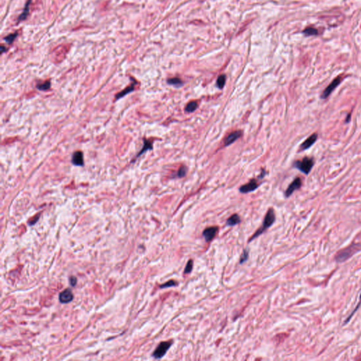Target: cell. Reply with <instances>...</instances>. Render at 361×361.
Returning a JSON list of instances; mask_svg holds the SVG:
<instances>
[{
  "instance_id": "cell-1",
  "label": "cell",
  "mask_w": 361,
  "mask_h": 361,
  "mask_svg": "<svg viewBox=\"0 0 361 361\" xmlns=\"http://www.w3.org/2000/svg\"><path fill=\"white\" fill-rule=\"evenodd\" d=\"M361 250V241L359 242H356V241H354L352 242L351 245L347 246L346 248L344 249H341L339 251H338L335 255L334 259L336 262H344L346 261L348 259L354 255H355L358 252H359Z\"/></svg>"
},
{
  "instance_id": "cell-2",
  "label": "cell",
  "mask_w": 361,
  "mask_h": 361,
  "mask_svg": "<svg viewBox=\"0 0 361 361\" xmlns=\"http://www.w3.org/2000/svg\"><path fill=\"white\" fill-rule=\"evenodd\" d=\"M275 220H276V215L274 209L270 208L268 209L266 214H265L263 224H262V227L260 228V229H257L256 232H255L254 234L251 236L250 239L248 241V243H251V241H253L255 238H257L260 235L262 234L265 232H266V230L269 229L271 226H272V224L275 222Z\"/></svg>"
},
{
  "instance_id": "cell-3",
  "label": "cell",
  "mask_w": 361,
  "mask_h": 361,
  "mask_svg": "<svg viewBox=\"0 0 361 361\" xmlns=\"http://www.w3.org/2000/svg\"><path fill=\"white\" fill-rule=\"evenodd\" d=\"M313 164H314V162H313V160L311 158L305 157L302 160H298L295 162L293 165L296 168L298 169L300 171H302V173L308 174L309 172L311 171Z\"/></svg>"
},
{
  "instance_id": "cell-4",
  "label": "cell",
  "mask_w": 361,
  "mask_h": 361,
  "mask_svg": "<svg viewBox=\"0 0 361 361\" xmlns=\"http://www.w3.org/2000/svg\"><path fill=\"white\" fill-rule=\"evenodd\" d=\"M172 342L171 341H162L158 345V346L156 348L155 351L152 353V356L155 358V359H161L162 358L166 352L169 349V348L171 346Z\"/></svg>"
},
{
  "instance_id": "cell-5",
  "label": "cell",
  "mask_w": 361,
  "mask_h": 361,
  "mask_svg": "<svg viewBox=\"0 0 361 361\" xmlns=\"http://www.w3.org/2000/svg\"><path fill=\"white\" fill-rule=\"evenodd\" d=\"M70 49V45H60L53 49L52 56L56 61H61L66 57Z\"/></svg>"
},
{
  "instance_id": "cell-6",
  "label": "cell",
  "mask_w": 361,
  "mask_h": 361,
  "mask_svg": "<svg viewBox=\"0 0 361 361\" xmlns=\"http://www.w3.org/2000/svg\"><path fill=\"white\" fill-rule=\"evenodd\" d=\"M259 184L257 183V180L253 179L249 181L248 184H244L239 188V191L241 193H248L251 192H253L256 190L257 188L259 187Z\"/></svg>"
},
{
  "instance_id": "cell-7",
  "label": "cell",
  "mask_w": 361,
  "mask_h": 361,
  "mask_svg": "<svg viewBox=\"0 0 361 361\" xmlns=\"http://www.w3.org/2000/svg\"><path fill=\"white\" fill-rule=\"evenodd\" d=\"M341 79H342V78L340 76L337 77V78L334 79V80L331 82V83L327 87H326V88L324 90V92H322V95H321V97H322V99H325V98L330 96V94L331 93V92H332L333 90L336 88L337 86H339V85L340 84Z\"/></svg>"
},
{
  "instance_id": "cell-8",
  "label": "cell",
  "mask_w": 361,
  "mask_h": 361,
  "mask_svg": "<svg viewBox=\"0 0 361 361\" xmlns=\"http://www.w3.org/2000/svg\"><path fill=\"white\" fill-rule=\"evenodd\" d=\"M243 135V132L241 131H233L230 134H229L227 135V137H226V138L224 139V144L225 147H227V146H229L232 144H233V143L236 142V140H238Z\"/></svg>"
},
{
  "instance_id": "cell-9",
  "label": "cell",
  "mask_w": 361,
  "mask_h": 361,
  "mask_svg": "<svg viewBox=\"0 0 361 361\" xmlns=\"http://www.w3.org/2000/svg\"><path fill=\"white\" fill-rule=\"evenodd\" d=\"M302 185V180L300 178L297 177L296 179H294V180L291 184L288 185V187L286 189L285 192V196L286 198L290 197V196L293 194L294 191L299 189Z\"/></svg>"
},
{
  "instance_id": "cell-10",
  "label": "cell",
  "mask_w": 361,
  "mask_h": 361,
  "mask_svg": "<svg viewBox=\"0 0 361 361\" xmlns=\"http://www.w3.org/2000/svg\"><path fill=\"white\" fill-rule=\"evenodd\" d=\"M73 297L74 296L72 291L70 288H66L59 293V300L60 302H62L63 304H66L72 301Z\"/></svg>"
},
{
  "instance_id": "cell-11",
  "label": "cell",
  "mask_w": 361,
  "mask_h": 361,
  "mask_svg": "<svg viewBox=\"0 0 361 361\" xmlns=\"http://www.w3.org/2000/svg\"><path fill=\"white\" fill-rule=\"evenodd\" d=\"M217 232H218V227H210L204 229L203 236L206 242L209 243V241L213 239L214 236H216Z\"/></svg>"
},
{
  "instance_id": "cell-12",
  "label": "cell",
  "mask_w": 361,
  "mask_h": 361,
  "mask_svg": "<svg viewBox=\"0 0 361 361\" xmlns=\"http://www.w3.org/2000/svg\"><path fill=\"white\" fill-rule=\"evenodd\" d=\"M71 161H72V163L74 165L83 166L84 165L83 152H81V151H76V152H74L72 155Z\"/></svg>"
},
{
  "instance_id": "cell-13",
  "label": "cell",
  "mask_w": 361,
  "mask_h": 361,
  "mask_svg": "<svg viewBox=\"0 0 361 361\" xmlns=\"http://www.w3.org/2000/svg\"><path fill=\"white\" fill-rule=\"evenodd\" d=\"M317 134H313L312 135L309 136L305 140V141L302 143L301 147H300V150H307V148H309L310 146H312L313 144H314V143L317 140Z\"/></svg>"
},
{
  "instance_id": "cell-14",
  "label": "cell",
  "mask_w": 361,
  "mask_h": 361,
  "mask_svg": "<svg viewBox=\"0 0 361 361\" xmlns=\"http://www.w3.org/2000/svg\"><path fill=\"white\" fill-rule=\"evenodd\" d=\"M135 84H136V81L134 80V81H133V83L131 85V86H128L126 89L122 90L121 92H119V93L116 95V100L121 99V97L126 96V95H128L129 93H130V92L134 91V90H135Z\"/></svg>"
},
{
  "instance_id": "cell-15",
  "label": "cell",
  "mask_w": 361,
  "mask_h": 361,
  "mask_svg": "<svg viewBox=\"0 0 361 361\" xmlns=\"http://www.w3.org/2000/svg\"><path fill=\"white\" fill-rule=\"evenodd\" d=\"M241 222V218L237 214H233V215L231 216L229 219L227 220L226 224L227 226H230V227H233V226L237 225Z\"/></svg>"
},
{
  "instance_id": "cell-16",
  "label": "cell",
  "mask_w": 361,
  "mask_h": 361,
  "mask_svg": "<svg viewBox=\"0 0 361 361\" xmlns=\"http://www.w3.org/2000/svg\"><path fill=\"white\" fill-rule=\"evenodd\" d=\"M143 141H144V144H143V147L142 148V150H140V152L137 155V157H139L143 154L144 152H145L147 150H152V143L150 141V140H147V139H143Z\"/></svg>"
},
{
  "instance_id": "cell-17",
  "label": "cell",
  "mask_w": 361,
  "mask_h": 361,
  "mask_svg": "<svg viewBox=\"0 0 361 361\" xmlns=\"http://www.w3.org/2000/svg\"><path fill=\"white\" fill-rule=\"evenodd\" d=\"M198 107V103L195 101H191V102H188L185 107V111L188 113H193L197 110Z\"/></svg>"
},
{
  "instance_id": "cell-18",
  "label": "cell",
  "mask_w": 361,
  "mask_h": 361,
  "mask_svg": "<svg viewBox=\"0 0 361 361\" xmlns=\"http://www.w3.org/2000/svg\"><path fill=\"white\" fill-rule=\"evenodd\" d=\"M166 82L168 84L171 85V86H174L176 87H181L183 85H184L183 81L179 78H169L168 80L166 81Z\"/></svg>"
},
{
  "instance_id": "cell-19",
  "label": "cell",
  "mask_w": 361,
  "mask_h": 361,
  "mask_svg": "<svg viewBox=\"0 0 361 361\" xmlns=\"http://www.w3.org/2000/svg\"><path fill=\"white\" fill-rule=\"evenodd\" d=\"M226 80H227V78H226V76L224 75V74L220 75L217 80V83H216L217 87H218L219 89L222 90L223 88H224V87L226 84Z\"/></svg>"
},
{
  "instance_id": "cell-20",
  "label": "cell",
  "mask_w": 361,
  "mask_h": 361,
  "mask_svg": "<svg viewBox=\"0 0 361 361\" xmlns=\"http://www.w3.org/2000/svg\"><path fill=\"white\" fill-rule=\"evenodd\" d=\"M50 86H51V83H50V81H47L44 82V83H38L36 86V87L37 89L41 90V91H45V90L49 89Z\"/></svg>"
},
{
  "instance_id": "cell-21",
  "label": "cell",
  "mask_w": 361,
  "mask_h": 361,
  "mask_svg": "<svg viewBox=\"0 0 361 361\" xmlns=\"http://www.w3.org/2000/svg\"><path fill=\"white\" fill-rule=\"evenodd\" d=\"M187 171H188V168L185 166H181L179 169V170L177 171V174H176V176L179 177V178H183L184 177L185 175L187 174Z\"/></svg>"
},
{
  "instance_id": "cell-22",
  "label": "cell",
  "mask_w": 361,
  "mask_h": 361,
  "mask_svg": "<svg viewBox=\"0 0 361 361\" xmlns=\"http://www.w3.org/2000/svg\"><path fill=\"white\" fill-rule=\"evenodd\" d=\"M248 257H249L248 250V249H244L243 251V253L241 254V256L240 257V260H239L240 264H243L244 262H246L247 260H248Z\"/></svg>"
},
{
  "instance_id": "cell-23",
  "label": "cell",
  "mask_w": 361,
  "mask_h": 361,
  "mask_svg": "<svg viewBox=\"0 0 361 361\" xmlns=\"http://www.w3.org/2000/svg\"><path fill=\"white\" fill-rule=\"evenodd\" d=\"M178 285V284L176 282V281H174V280H170V281H168L167 282L163 284H162L160 286V288H170V287H174V286H176Z\"/></svg>"
},
{
  "instance_id": "cell-24",
  "label": "cell",
  "mask_w": 361,
  "mask_h": 361,
  "mask_svg": "<svg viewBox=\"0 0 361 361\" xmlns=\"http://www.w3.org/2000/svg\"><path fill=\"white\" fill-rule=\"evenodd\" d=\"M30 0H29L28 2V3L26 4V7L24 8V10H23V12L22 13V14L19 17V20H24L25 18L27 16L28 14V12H29V7H30Z\"/></svg>"
},
{
  "instance_id": "cell-25",
  "label": "cell",
  "mask_w": 361,
  "mask_h": 361,
  "mask_svg": "<svg viewBox=\"0 0 361 361\" xmlns=\"http://www.w3.org/2000/svg\"><path fill=\"white\" fill-rule=\"evenodd\" d=\"M193 261L192 260H189L188 261L186 265H185V267L184 269V274H189V273L191 272V271L193 270Z\"/></svg>"
},
{
  "instance_id": "cell-26",
  "label": "cell",
  "mask_w": 361,
  "mask_h": 361,
  "mask_svg": "<svg viewBox=\"0 0 361 361\" xmlns=\"http://www.w3.org/2000/svg\"><path fill=\"white\" fill-rule=\"evenodd\" d=\"M359 299H360V300H359V302H358V305H357V306L355 307V308L354 310V311H353V312H351V315H349V317H348V318H347V319L346 320V321H345V323H344L345 325H346V324H347L348 322H349L350 320L351 319V318L353 317V316H354V315L355 314V312H356V311H357V310H358V308H359V307H360V305H361V293H360V298H359Z\"/></svg>"
},
{
  "instance_id": "cell-27",
  "label": "cell",
  "mask_w": 361,
  "mask_h": 361,
  "mask_svg": "<svg viewBox=\"0 0 361 361\" xmlns=\"http://www.w3.org/2000/svg\"><path fill=\"white\" fill-rule=\"evenodd\" d=\"M17 36H18V33L17 32H16V33H12V34H11V35L7 36L6 38H4V40L7 42L8 43H12V42H14V40H15V38H16Z\"/></svg>"
},
{
  "instance_id": "cell-28",
  "label": "cell",
  "mask_w": 361,
  "mask_h": 361,
  "mask_svg": "<svg viewBox=\"0 0 361 361\" xmlns=\"http://www.w3.org/2000/svg\"><path fill=\"white\" fill-rule=\"evenodd\" d=\"M303 33L306 34V35H317V31L313 28H307L303 31Z\"/></svg>"
},
{
  "instance_id": "cell-29",
  "label": "cell",
  "mask_w": 361,
  "mask_h": 361,
  "mask_svg": "<svg viewBox=\"0 0 361 361\" xmlns=\"http://www.w3.org/2000/svg\"><path fill=\"white\" fill-rule=\"evenodd\" d=\"M68 281H69V284L71 286H75L77 284V278L74 276H71L68 278Z\"/></svg>"
}]
</instances>
